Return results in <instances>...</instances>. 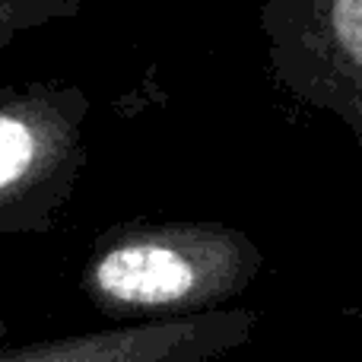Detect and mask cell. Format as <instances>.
<instances>
[{
  "label": "cell",
  "instance_id": "cell-3",
  "mask_svg": "<svg viewBox=\"0 0 362 362\" xmlns=\"http://www.w3.org/2000/svg\"><path fill=\"white\" fill-rule=\"evenodd\" d=\"M261 29L283 86L340 115L362 146V0H264Z\"/></svg>",
  "mask_w": 362,
  "mask_h": 362
},
{
  "label": "cell",
  "instance_id": "cell-1",
  "mask_svg": "<svg viewBox=\"0 0 362 362\" xmlns=\"http://www.w3.org/2000/svg\"><path fill=\"white\" fill-rule=\"evenodd\" d=\"M261 267V248L226 226L121 223L93 242L80 289L105 318L150 325L219 312Z\"/></svg>",
  "mask_w": 362,
  "mask_h": 362
},
{
  "label": "cell",
  "instance_id": "cell-2",
  "mask_svg": "<svg viewBox=\"0 0 362 362\" xmlns=\"http://www.w3.org/2000/svg\"><path fill=\"white\" fill-rule=\"evenodd\" d=\"M89 95L64 83L0 89V238L42 235L61 219L86 165Z\"/></svg>",
  "mask_w": 362,
  "mask_h": 362
},
{
  "label": "cell",
  "instance_id": "cell-5",
  "mask_svg": "<svg viewBox=\"0 0 362 362\" xmlns=\"http://www.w3.org/2000/svg\"><path fill=\"white\" fill-rule=\"evenodd\" d=\"M80 0H0V51L25 32L80 16Z\"/></svg>",
  "mask_w": 362,
  "mask_h": 362
},
{
  "label": "cell",
  "instance_id": "cell-6",
  "mask_svg": "<svg viewBox=\"0 0 362 362\" xmlns=\"http://www.w3.org/2000/svg\"><path fill=\"white\" fill-rule=\"evenodd\" d=\"M6 337V325H4V321H0V340H4Z\"/></svg>",
  "mask_w": 362,
  "mask_h": 362
},
{
  "label": "cell",
  "instance_id": "cell-4",
  "mask_svg": "<svg viewBox=\"0 0 362 362\" xmlns=\"http://www.w3.org/2000/svg\"><path fill=\"white\" fill-rule=\"evenodd\" d=\"M251 308H219L178 321L121 325L0 350V362H210L255 337Z\"/></svg>",
  "mask_w": 362,
  "mask_h": 362
}]
</instances>
